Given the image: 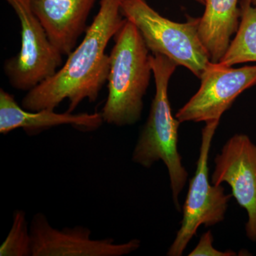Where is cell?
Here are the masks:
<instances>
[{"label":"cell","mask_w":256,"mask_h":256,"mask_svg":"<svg viewBox=\"0 0 256 256\" xmlns=\"http://www.w3.org/2000/svg\"><path fill=\"white\" fill-rule=\"evenodd\" d=\"M212 184H228L232 196L246 210V232L256 242V144L245 134H236L215 158Z\"/></svg>","instance_id":"obj_8"},{"label":"cell","mask_w":256,"mask_h":256,"mask_svg":"<svg viewBox=\"0 0 256 256\" xmlns=\"http://www.w3.org/2000/svg\"><path fill=\"white\" fill-rule=\"evenodd\" d=\"M5 1L20 20L22 44L18 54L5 60L4 74L12 88L28 92L56 73L63 55L50 42L30 0Z\"/></svg>","instance_id":"obj_6"},{"label":"cell","mask_w":256,"mask_h":256,"mask_svg":"<svg viewBox=\"0 0 256 256\" xmlns=\"http://www.w3.org/2000/svg\"><path fill=\"white\" fill-rule=\"evenodd\" d=\"M198 33L210 62L218 63L228 50L240 24L238 0H206Z\"/></svg>","instance_id":"obj_12"},{"label":"cell","mask_w":256,"mask_h":256,"mask_svg":"<svg viewBox=\"0 0 256 256\" xmlns=\"http://www.w3.org/2000/svg\"><path fill=\"white\" fill-rule=\"evenodd\" d=\"M30 228L32 256H122L140 246L138 239L124 244L111 238L94 240L90 229L80 226L58 230L42 213L34 216Z\"/></svg>","instance_id":"obj_9"},{"label":"cell","mask_w":256,"mask_h":256,"mask_svg":"<svg viewBox=\"0 0 256 256\" xmlns=\"http://www.w3.org/2000/svg\"><path fill=\"white\" fill-rule=\"evenodd\" d=\"M101 112L74 114L66 112L58 114L54 110L37 111L25 110L18 105L14 96L0 89V133L6 134L22 128L28 134H38L42 131L69 124L84 132L98 129L104 122Z\"/></svg>","instance_id":"obj_11"},{"label":"cell","mask_w":256,"mask_h":256,"mask_svg":"<svg viewBox=\"0 0 256 256\" xmlns=\"http://www.w3.org/2000/svg\"><path fill=\"white\" fill-rule=\"evenodd\" d=\"M96 0H30L31 8L50 42L68 56L86 32L87 18Z\"/></svg>","instance_id":"obj_10"},{"label":"cell","mask_w":256,"mask_h":256,"mask_svg":"<svg viewBox=\"0 0 256 256\" xmlns=\"http://www.w3.org/2000/svg\"><path fill=\"white\" fill-rule=\"evenodd\" d=\"M196 1L200 3V4H204L206 0H196Z\"/></svg>","instance_id":"obj_16"},{"label":"cell","mask_w":256,"mask_h":256,"mask_svg":"<svg viewBox=\"0 0 256 256\" xmlns=\"http://www.w3.org/2000/svg\"><path fill=\"white\" fill-rule=\"evenodd\" d=\"M114 40L109 55L108 95L101 114L106 124L122 127L141 118L152 68L150 50L134 24L126 18Z\"/></svg>","instance_id":"obj_2"},{"label":"cell","mask_w":256,"mask_h":256,"mask_svg":"<svg viewBox=\"0 0 256 256\" xmlns=\"http://www.w3.org/2000/svg\"><path fill=\"white\" fill-rule=\"evenodd\" d=\"M156 82V95L150 111L132 154V161L144 168H150L162 160L169 173L173 201L180 210L178 197L188 178L178 152V127L181 122L173 116L168 97V86L178 64L160 54L150 55Z\"/></svg>","instance_id":"obj_3"},{"label":"cell","mask_w":256,"mask_h":256,"mask_svg":"<svg viewBox=\"0 0 256 256\" xmlns=\"http://www.w3.org/2000/svg\"><path fill=\"white\" fill-rule=\"evenodd\" d=\"M0 256H32L30 228L23 210H15L9 234L0 246Z\"/></svg>","instance_id":"obj_14"},{"label":"cell","mask_w":256,"mask_h":256,"mask_svg":"<svg viewBox=\"0 0 256 256\" xmlns=\"http://www.w3.org/2000/svg\"><path fill=\"white\" fill-rule=\"evenodd\" d=\"M122 1L100 0V9L82 41L54 75L28 92L22 101L24 109L54 110L67 99V112H73L82 101L97 100L110 70L106 48L126 22L121 14Z\"/></svg>","instance_id":"obj_1"},{"label":"cell","mask_w":256,"mask_h":256,"mask_svg":"<svg viewBox=\"0 0 256 256\" xmlns=\"http://www.w3.org/2000/svg\"><path fill=\"white\" fill-rule=\"evenodd\" d=\"M214 237L210 230L202 236L198 244L188 256H235L236 252L232 250L223 252L213 247Z\"/></svg>","instance_id":"obj_15"},{"label":"cell","mask_w":256,"mask_h":256,"mask_svg":"<svg viewBox=\"0 0 256 256\" xmlns=\"http://www.w3.org/2000/svg\"><path fill=\"white\" fill-rule=\"evenodd\" d=\"M220 122V120L208 121L202 130L200 156L184 204L181 228L168 250V256H182L200 226H212L225 218L232 195L226 194L223 186L212 184L208 180L210 146Z\"/></svg>","instance_id":"obj_5"},{"label":"cell","mask_w":256,"mask_h":256,"mask_svg":"<svg viewBox=\"0 0 256 256\" xmlns=\"http://www.w3.org/2000/svg\"><path fill=\"white\" fill-rule=\"evenodd\" d=\"M120 12L137 28L152 54L164 56L201 78L212 62L198 36L200 18L174 22L161 16L146 0H122Z\"/></svg>","instance_id":"obj_4"},{"label":"cell","mask_w":256,"mask_h":256,"mask_svg":"<svg viewBox=\"0 0 256 256\" xmlns=\"http://www.w3.org/2000/svg\"><path fill=\"white\" fill-rule=\"evenodd\" d=\"M198 92L176 112L180 122L220 120L239 95L256 86V65L234 68L210 62Z\"/></svg>","instance_id":"obj_7"},{"label":"cell","mask_w":256,"mask_h":256,"mask_svg":"<svg viewBox=\"0 0 256 256\" xmlns=\"http://www.w3.org/2000/svg\"><path fill=\"white\" fill-rule=\"evenodd\" d=\"M250 1H252V4H256V0H250Z\"/></svg>","instance_id":"obj_17"},{"label":"cell","mask_w":256,"mask_h":256,"mask_svg":"<svg viewBox=\"0 0 256 256\" xmlns=\"http://www.w3.org/2000/svg\"><path fill=\"white\" fill-rule=\"evenodd\" d=\"M240 24L236 36L218 63L226 66L256 62V4L242 0Z\"/></svg>","instance_id":"obj_13"}]
</instances>
